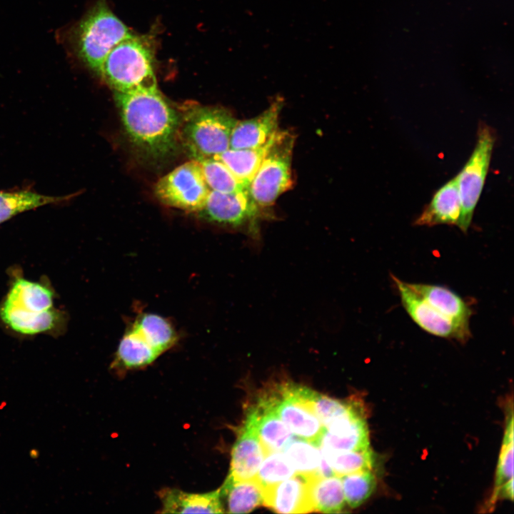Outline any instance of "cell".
<instances>
[{
  "label": "cell",
  "instance_id": "cell-1",
  "mask_svg": "<svg viewBox=\"0 0 514 514\" xmlns=\"http://www.w3.org/2000/svg\"><path fill=\"white\" fill-rule=\"evenodd\" d=\"M114 94L132 142L153 158L170 153L176 143L178 117L158 88Z\"/></svg>",
  "mask_w": 514,
  "mask_h": 514
},
{
  "label": "cell",
  "instance_id": "cell-2",
  "mask_svg": "<svg viewBox=\"0 0 514 514\" xmlns=\"http://www.w3.org/2000/svg\"><path fill=\"white\" fill-rule=\"evenodd\" d=\"M132 35L106 0H98L78 22L59 34L74 57L97 75L110 51Z\"/></svg>",
  "mask_w": 514,
  "mask_h": 514
},
{
  "label": "cell",
  "instance_id": "cell-3",
  "mask_svg": "<svg viewBox=\"0 0 514 514\" xmlns=\"http://www.w3.org/2000/svg\"><path fill=\"white\" fill-rule=\"evenodd\" d=\"M154 49L151 39L133 34L116 44L106 56L99 76L114 92L157 89Z\"/></svg>",
  "mask_w": 514,
  "mask_h": 514
},
{
  "label": "cell",
  "instance_id": "cell-4",
  "mask_svg": "<svg viewBox=\"0 0 514 514\" xmlns=\"http://www.w3.org/2000/svg\"><path fill=\"white\" fill-rule=\"evenodd\" d=\"M186 118L182 136L193 160L215 158L230 148L231 133L238 120L218 106L193 108Z\"/></svg>",
  "mask_w": 514,
  "mask_h": 514
},
{
  "label": "cell",
  "instance_id": "cell-5",
  "mask_svg": "<svg viewBox=\"0 0 514 514\" xmlns=\"http://www.w3.org/2000/svg\"><path fill=\"white\" fill-rule=\"evenodd\" d=\"M293 136L278 130L249 186V194L259 207L272 205L292 184L291 161Z\"/></svg>",
  "mask_w": 514,
  "mask_h": 514
},
{
  "label": "cell",
  "instance_id": "cell-6",
  "mask_svg": "<svg viewBox=\"0 0 514 514\" xmlns=\"http://www.w3.org/2000/svg\"><path fill=\"white\" fill-rule=\"evenodd\" d=\"M495 140V131L487 124H480L474 149L456 176L461 203L460 216L457 226L465 233L471 224L483 189Z\"/></svg>",
  "mask_w": 514,
  "mask_h": 514
},
{
  "label": "cell",
  "instance_id": "cell-7",
  "mask_svg": "<svg viewBox=\"0 0 514 514\" xmlns=\"http://www.w3.org/2000/svg\"><path fill=\"white\" fill-rule=\"evenodd\" d=\"M210 191L200 162L193 159L163 176L154 187L161 202L187 211H200Z\"/></svg>",
  "mask_w": 514,
  "mask_h": 514
},
{
  "label": "cell",
  "instance_id": "cell-8",
  "mask_svg": "<svg viewBox=\"0 0 514 514\" xmlns=\"http://www.w3.org/2000/svg\"><path fill=\"white\" fill-rule=\"evenodd\" d=\"M265 397L292 433L318 445L324 427L302 398L298 385L286 383Z\"/></svg>",
  "mask_w": 514,
  "mask_h": 514
},
{
  "label": "cell",
  "instance_id": "cell-9",
  "mask_svg": "<svg viewBox=\"0 0 514 514\" xmlns=\"http://www.w3.org/2000/svg\"><path fill=\"white\" fill-rule=\"evenodd\" d=\"M395 285L403 307L411 319L425 332L440 338L465 341L453 323L440 313L408 284L394 275Z\"/></svg>",
  "mask_w": 514,
  "mask_h": 514
},
{
  "label": "cell",
  "instance_id": "cell-10",
  "mask_svg": "<svg viewBox=\"0 0 514 514\" xmlns=\"http://www.w3.org/2000/svg\"><path fill=\"white\" fill-rule=\"evenodd\" d=\"M318 446L338 451L370 448L364 411L358 402L349 412L324 426Z\"/></svg>",
  "mask_w": 514,
  "mask_h": 514
},
{
  "label": "cell",
  "instance_id": "cell-11",
  "mask_svg": "<svg viewBox=\"0 0 514 514\" xmlns=\"http://www.w3.org/2000/svg\"><path fill=\"white\" fill-rule=\"evenodd\" d=\"M258 208L248 190L231 193L210 191L199 212L211 222L237 227L253 221Z\"/></svg>",
  "mask_w": 514,
  "mask_h": 514
},
{
  "label": "cell",
  "instance_id": "cell-12",
  "mask_svg": "<svg viewBox=\"0 0 514 514\" xmlns=\"http://www.w3.org/2000/svg\"><path fill=\"white\" fill-rule=\"evenodd\" d=\"M296 473L263 489L262 504L278 513H306L315 511L311 478Z\"/></svg>",
  "mask_w": 514,
  "mask_h": 514
},
{
  "label": "cell",
  "instance_id": "cell-13",
  "mask_svg": "<svg viewBox=\"0 0 514 514\" xmlns=\"http://www.w3.org/2000/svg\"><path fill=\"white\" fill-rule=\"evenodd\" d=\"M408 284L440 313L449 319L465 342L468 341L471 336L470 319L473 311L467 301L445 286L420 283Z\"/></svg>",
  "mask_w": 514,
  "mask_h": 514
},
{
  "label": "cell",
  "instance_id": "cell-14",
  "mask_svg": "<svg viewBox=\"0 0 514 514\" xmlns=\"http://www.w3.org/2000/svg\"><path fill=\"white\" fill-rule=\"evenodd\" d=\"M282 106L283 102L277 100L256 117L238 121L231 133L230 148H256L266 144L278 131Z\"/></svg>",
  "mask_w": 514,
  "mask_h": 514
},
{
  "label": "cell",
  "instance_id": "cell-15",
  "mask_svg": "<svg viewBox=\"0 0 514 514\" xmlns=\"http://www.w3.org/2000/svg\"><path fill=\"white\" fill-rule=\"evenodd\" d=\"M245 423L253 428L267 453L282 451L292 438L291 431L265 396L251 408Z\"/></svg>",
  "mask_w": 514,
  "mask_h": 514
},
{
  "label": "cell",
  "instance_id": "cell-16",
  "mask_svg": "<svg viewBox=\"0 0 514 514\" xmlns=\"http://www.w3.org/2000/svg\"><path fill=\"white\" fill-rule=\"evenodd\" d=\"M461 203L456 176L439 188L413 222L418 226L458 225Z\"/></svg>",
  "mask_w": 514,
  "mask_h": 514
},
{
  "label": "cell",
  "instance_id": "cell-17",
  "mask_svg": "<svg viewBox=\"0 0 514 514\" xmlns=\"http://www.w3.org/2000/svg\"><path fill=\"white\" fill-rule=\"evenodd\" d=\"M266 454L253 428L245 423L233 447L228 476L238 480L255 478Z\"/></svg>",
  "mask_w": 514,
  "mask_h": 514
},
{
  "label": "cell",
  "instance_id": "cell-18",
  "mask_svg": "<svg viewBox=\"0 0 514 514\" xmlns=\"http://www.w3.org/2000/svg\"><path fill=\"white\" fill-rule=\"evenodd\" d=\"M161 513H224L219 490L206 493H191L167 488L160 492Z\"/></svg>",
  "mask_w": 514,
  "mask_h": 514
},
{
  "label": "cell",
  "instance_id": "cell-19",
  "mask_svg": "<svg viewBox=\"0 0 514 514\" xmlns=\"http://www.w3.org/2000/svg\"><path fill=\"white\" fill-rule=\"evenodd\" d=\"M218 490L224 513H249L263 503V488L256 478L238 480L228 476Z\"/></svg>",
  "mask_w": 514,
  "mask_h": 514
},
{
  "label": "cell",
  "instance_id": "cell-20",
  "mask_svg": "<svg viewBox=\"0 0 514 514\" xmlns=\"http://www.w3.org/2000/svg\"><path fill=\"white\" fill-rule=\"evenodd\" d=\"M276 133L261 147L246 149L228 148L215 158L223 162L240 183L248 189L253 177L274 141Z\"/></svg>",
  "mask_w": 514,
  "mask_h": 514
},
{
  "label": "cell",
  "instance_id": "cell-21",
  "mask_svg": "<svg viewBox=\"0 0 514 514\" xmlns=\"http://www.w3.org/2000/svg\"><path fill=\"white\" fill-rule=\"evenodd\" d=\"M160 355L139 333L131 327L120 340L114 366L124 369L140 368L151 364Z\"/></svg>",
  "mask_w": 514,
  "mask_h": 514
},
{
  "label": "cell",
  "instance_id": "cell-22",
  "mask_svg": "<svg viewBox=\"0 0 514 514\" xmlns=\"http://www.w3.org/2000/svg\"><path fill=\"white\" fill-rule=\"evenodd\" d=\"M131 328L161 354L171 348L177 341L176 331L170 321L158 314H141L134 321Z\"/></svg>",
  "mask_w": 514,
  "mask_h": 514
},
{
  "label": "cell",
  "instance_id": "cell-23",
  "mask_svg": "<svg viewBox=\"0 0 514 514\" xmlns=\"http://www.w3.org/2000/svg\"><path fill=\"white\" fill-rule=\"evenodd\" d=\"M52 293L47 288L25 279L14 283L4 304L32 312H41L52 307Z\"/></svg>",
  "mask_w": 514,
  "mask_h": 514
},
{
  "label": "cell",
  "instance_id": "cell-24",
  "mask_svg": "<svg viewBox=\"0 0 514 514\" xmlns=\"http://www.w3.org/2000/svg\"><path fill=\"white\" fill-rule=\"evenodd\" d=\"M0 315L13 330L25 334H35L50 330L56 321V314L51 309L32 312L3 304Z\"/></svg>",
  "mask_w": 514,
  "mask_h": 514
},
{
  "label": "cell",
  "instance_id": "cell-25",
  "mask_svg": "<svg viewBox=\"0 0 514 514\" xmlns=\"http://www.w3.org/2000/svg\"><path fill=\"white\" fill-rule=\"evenodd\" d=\"M66 196H50L29 190L0 191V223L22 212L68 200Z\"/></svg>",
  "mask_w": 514,
  "mask_h": 514
},
{
  "label": "cell",
  "instance_id": "cell-26",
  "mask_svg": "<svg viewBox=\"0 0 514 514\" xmlns=\"http://www.w3.org/2000/svg\"><path fill=\"white\" fill-rule=\"evenodd\" d=\"M311 492L315 511L336 513L344 507L346 500L340 476L311 477Z\"/></svg>",
  "mask_w": 514,
  "mask_h": 514
},
{
  "label": "cell",
  "instance_id": "cell-27",
  "mask_svg": "<svg viewBox=\"0 0 514 514\" xmlns=\"http://www.w3.org/2000/svg\"><path fill=\"white\" fill-rule=\"evenodd\" d=\"M282 450L296 473L319 476L321 453L318 445L302 438H291Z\"/></svg>",
  "mask_w": 514,
  "mask_h": 514
},
{
  "label": "cell",
  "instance_id": "cell-28",
  "mask_svg": "<svg viewBox=\"0 0 514 514\" xmlns=\"http://www.w3.org/2000/svg\"><path fill=\"white\" fill-rule=\"evenodd\" d=\"M320 450L335 475L341 477L357 471L371 470L373 458L371 448L340 451L322 448Z\"/></svg>",
  "mask_w": 514,
  "mask_h": 514
},
{
  "label": "cell",
  "instance_id": "cell-29",
  "mask_svg": "<svg viewBox=\"0 0 514 514\" xmlns=\"http://www.w3.org/2000/svg\"><path fill=\"white\" fill-rule=\"evenodd\" d=\"M199 162L205 181L211 191L231 193L248 190L220 160L211 158Z\"/></svg>",
  "mask_w": 514,
  "mask_h": 514
},
{
  "label": "cell",
  "instance_id": "cell-30",
  "mask_svg": "<svg viewBox=\"0 0 514 514\" xmlns=\"http://www.w3.org/2000/svg\"><path fill=\"white\" fill-rule=\"evenodd\" d=\"M345 500L351 508L363 503L376 487V478L371 470H364L341 477Z\"/></svg>",
  "mask_w": 514,
  "mask_h": 514
},
{
  "label": "cell",
  "instance_id": "cell-31",
  "mask_svg": "<svg viewBox=\"0 0 514 514\" xmlns=\"http://www.w3.org/2000/svg\"><path fill=\"white\" fill-rule=\"evenodd\" d=\"M295 472L283 452L274 451L266 455L256 478L263 489L292 477Z\"/></svg>",
  "mask_w": 514,
  "mask_h": 514
},
{
  "label": "cell",
  "instance_id": "cell-32",
  "mask_svg": "<svg viewBox=\"0 0 514 514\" xmlns=\"http://www.w3.org/2000/svg\"><path fill=\"white\" fill-rule=\"evenodd\" d=\"M513 478V415L508 418L501 450L499 455L494 492Z\"/></svg>",
  "mask_w": 514,
  "mask_h": 514
}]
</instances>
